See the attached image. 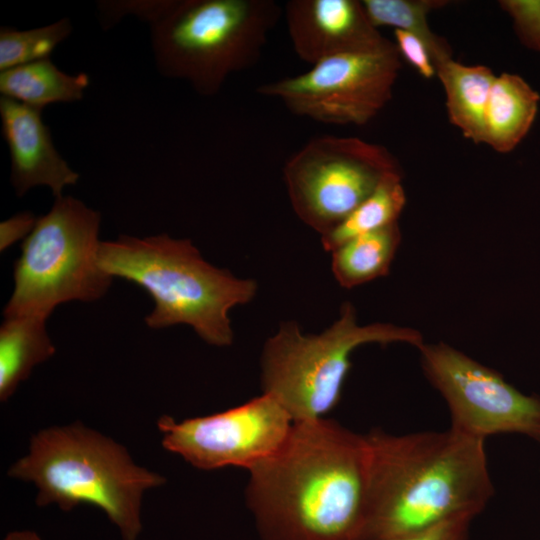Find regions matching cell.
<instances>
[{
    "label": "cell",
    "mask_w": 540,
    "mask_h": 540,
    "mask_svg": "<svg viewBox=\"0 0 540 540\" xmlns=\"http://www.w3.org/2000/svg\"><path fill=\"white\" fill-rule=\"evenodd\" d=\"M249 474L246 500L264 540H363L366 435L325 418L294 422L280 449Z\"/></svg>",
    "instance_id": "1"
},
{
    "label": "cell",
    "mask_w": 540,
    "mask_h": 540,
    "mask_svg": "<svg viewBox=\"0 0 540 540\" xmlns=\"http://www.w3.org/2000/svg\"><path fill=\"white\" fill-rule=\"evenodd\" d=\"M363 540H394L458 516L474 518L494 494L485 441L458 433L373 430Z\"/></svg>",
    "instance_id": "2"
},
{
    "label": "cell",
    "mask_w": 540,
    "mask_h": 540,
    "mask_svg": "<svg viewBox=\"0 0 540 540\" xmlns=\"http://www.w3.org/2000/svg\"><path fill=\"white\" fill-rule=\"evenodd\" d=\"M112 12L148 23L159 73L203 96L259 59L282 15L273 0L115 1Z\"/></svg>",
    "instance_id": "3"
},
{
    "label": "cell",
    "mask_w": 540,
    "mask_h": 540,
    "mask_svg": "<svg viewBox=\"0 0 540 540\" xmlns=\"http://www.w3.org/2000/svg\"><path fill=\"white\" fill-rule=\"evenodd\" d=\"M98 261L112 278L125 279L149 293L155 306L145 317L148 327L185 324L218 347L233 342L229 311L250 302L258 288L255 280L238 278L205 261L191 240L167 234L103 241Z\"/></svg>",
    "instance_id": "4"
},
{
    "label": "cell",
    "mask_w": 540,
    "mask_h": 540,
    "mask_svg": "<svg viewBox=\"0 0 540 540\" xmlns=\"http://www.w3.org/2000/svg\"><path fill=\"white\" fill-rule=\"evenodd\" d=\"M8 474L32 482L40 506L54 504L63 511L78 505L101 509L123 540H137L143 495L165 483L162 475L137 465L124 446L82 423L37 432L28 453Z\"/></svg>",
    "instance_id": "5"
},
{
    "label": "cell",
    "mask_w": 540,
    "mask_h": 540,
    "mask_svg": "<svg viewBox=\"0 0 540 540\" xmlns=\"http://www.w3.org/2000/svg\"><path fill=\"white\" fill-rule=\"evenodd\" d=\"M424 344L415 329L387 323L359 325L344 302L338 318L319 334H305L295 321L282 323L261 354L263 393L275 397L294 422L325 418L339 402L351 354L361 345Z\"/></svg>",
    "instance_id": "6"
},
{
    "label": "cell",
    "mask_w": 540,
    "mask_h": 540,
    "mask_svg": "<svg viewBox=\"0 0 540 540\" xmlns=\"http://www.w3.org/2000/svg\"><path fill=\"white\" fill-rule=\"evenodd\" d=\"M100 223V213L80 200L55 198L22 243L4 318L48 319L62 303L92 302L105 295L113 278L98 261Z\"/></svg>",
    "instance_id": "7"
},
{
    "label": "cell",
    "mask_w": 540,
    "mask_h": 540,
    "mask_svg": "<svg viewBox=\"0 0 540 540\" xmlns=\"http://www.w3.org/2000/svg\"><path fill=\"white\" fill-rule=\"evenodd\" d=\"M394 171H401L400 166L385 147L357 137L324 135L286 161L283 178L295 214L323 235Z\"/></svg>",
    "instance_id": "8"
},
{
    "label": "cell",
    "mask_w": 540,
    "mask_h": 540,
    "mask_svg": "<svg viewBox=\"0 0 540 540\" xmlns=\"http://www.w3.org/2000/svg\"><path fill=\"white\" fill-rule=\"evenodd\" d=\"M395 43L324 59L301 74L262 84L257 93L295 115L329 125L362 126L392 98L401 69Z\"/></svg>",
    "instance_id": "9"
},
{
    "label": "cell",
    "mask_w": 540,
    "mask_h": 540,
    "mask_svg": "<svg viewBox=\"0 0 540 540\" xmlns=\"http://www.w3.org/2000/svg\"><path fill=\"white\" fill-rule=\"evenodd\" d=\"M423 372L450 411V428L484 440L521 434L540 442V397L527 395L497 371L445 344L418 348Z\"/></svg>",
    "instance_id": "10"
},
{
    "label": "cell",
    "mask_w": 540,
    "mask_h": 540,
    "mask_svg": "<svg viewBox=\"0 0 540 540\" xmlns=\"http://www.w3.org/2000/svg\"><path fill=\"white\" fill-rule=\"evenodd\" d=\"M293 425L286 408L267 393L219 413L182 421L163 415L157 421L163 447L202 470H250L280 449Z\"/></svg>",
    "instance_id": "11"
},
{
    "label": "cell",
    "mask_w": 540,
    "mask_h": 540,
    "mask_svg": "<svg viewBox=\"0 0 540 540\" xmlns=\"http://www.w3.org/2000/svg\"><path fill=\"white\" fill-rule=\"evenodd\" d=\"M283 13L295 53L311 66L388 40L373 26L358 0H290Z\"/></svg>",
    "instance_id": "12"
},
{
    "label": "cell",
    "mask_w": 540,
    "mask_h": 540,
    "mask_svg": "<svg viewBox=\"0 0 540 540\" xmlns=\"http://www.w3.org/2000/svg\"><path fill=\"white\" fill-rule=\"evenodd\" d=\"M42 110L0 98L2 135L11 162L10 180L18 197L35 186H47L55 198L78 182L75 172L57 151Z\"/></svg>",
    "instance_id": "13"
},
{
    "label": "cell",
    "mask_w": 540,
    "mask_h": 540,
    "mask_svg": "<svg viewBox=\"0 0 540 540\" xmlns=\"http://www.w3.org/2000/svg\"><path fill=\"white\" fill-rule=\"evenodd\" d=\"M539 103V93L520 75H496L486 107L484 144L502 154L513 151L530 131Z\"/></svg>",
    "instance_id": "14"
},
{
    "label": "cell",
    "mask_w": 540,
    "mask_h": 540,
    "mask_svg": "<svg viewBox=\"0 0 540 540\" xmlns=\"http://www.w3.org/2000/svg\"><path fill=\"white\" fill-rule=\"evenodd\" d=\"M449 121L475 144L484 143L485 113L496 75L484 65H465L453 58L436 66Z\"/></svg>",
    "instance_id": "15"
},
{
    "label": "cell",
    "mask_w": 540,
    "mask_h": 540,
    "mask_svg": "<svg viewBox=\"0 0 540 540\" xmlns=\"http://www.w3.org/2000/svg\"><path fill=\"white\" fill-rule=\"evenodd\" d=\"M46 320L37 316L4 318L0 328V400L7 401L32 369L55 353Z\"/></svg>",
    "instance_id": "16"
},
{
    "label": "cell",
    "mask_w": 540,
    "mask_h": 540,
    "mask_svg": "<svg viewBox=\"0 0 540 540\" xmlns=\"http://www.w3.org/2000/svg\"><path fill=\"white\" fill-rule=\"evenodd\" d=\"M88 74H68L43 59L0 72V93L35 109L54 103L82 100L89 86Z\"/></svg>",
    "instance_id": "17"
},
{
    "label": "cell",
    "mask_w": 540,
    "mask_h": 540,
    "mask_svg": "<svg viewBox=\"0 0 540 540\" xmlns=\"http://www.w3.org/2000/svg\"><path fill=\"white\" fill-rule=\"evenodd\" d=\"M400 241L398 222L346 241L331 252L335 279L350 289L386 276Z\"/></svg>",
    "instance_id": "18"
},
{
    "label": "cell",
    "mask_w": 540,
    "mask_h": 540,
    "mask_svg": "<svg viewBox=\"0 0 540 540\" xmlns=\"http://www.w3.org/2000/svg\"><path fill=\"white\" fill-rule=\"evenodd\" d=\"M405 204L401 171L387 173L359 206L334 228L321 235L323 248L332 252L352 238L398 222Z\"/></svg>",
    "instance_id": "19"
},
{
    "label": "cell",
    "mask_w": 540,
    "mask_h": 540,
    "mask_svg": "<svg viewBox=\"0 0 540 540\" xmlns=\"http://www.w3.org/2000/svg\"><path fill=\"white\" fill-rule=\"evenodd\" d=\"M366 14L377 29L380 26L404 30L419 37L428 47L435 67L452 57L446 40L435 34L427 17L449 4L446 0H362Z\"/></svg>",
    "instance_id": "20"
},
{
    "label": "cell",
    "mask_w": 540,
    "mask_h": 540,
    "mask_svg": "<svg viewBox=\"0 0 540 540\" xmlns=\"http://www.w3.org/2000/svg\"><path fill=\"white\" fill-rule=\"evenodd\" d=\"M72 29L68 18L28 30L1 27L0 72L50 58L55 48L70 36Z\"/></svg>",
    "instance_id": "21"
},
{
    "label": "cell",
    "mask_w": 540,
    "mask_h": 540,
    "mask_svg": "<svg viewBox=\"0 0 540 540\" xmlns=\"http://www.w3.org/2000/svg\"><path fill=\"white\" fill-rule=\"evenodd\" d=\"M498 5L512 20L520 43L540 53V0H500Z\"/></svg>",
    "instance_id": "22"
},
{
    "label": "cell",
    "mask_w": 540,
    "mask_h": 540,
    "mask_svg": "<svg viewBox=\"0 0 540 540\" xmlns=\"http://www.w3.org/2000/svg\"><path fill=\"white\" fill-rule=\"evenodd\" d=\"M395 45L401 56L426 79L436 76V67L426 44L404 30H394Z\"/></svg>",
    "instance_id": "23"
},
{
    "label": "cell",
    "mask_w": 540,
    "mask_h": 540,
    "mask_svg": "<svg viewBox=\"0 0 540 540\" xmlns=\"http://www.w3.org/2000/svg\"><path fill=\"white\" fill-rule=\"evenodd\" d=\"M470 516H458L428 529L394 540H467L471 521Z\"/></svg>",
    "instance_id": "24"
},
{
    "label": "cell",
    "mask_w": 540,
    "mask_h": 540,
    "mask_svg": "<svg viewBox=\"0 0 540 540\" xmlns=\"http://www.w3.org/2000/svg\"><path fill=\"white\" fill-rule=\"evenodd\" d=\"M37 219L31 212H21L0 223V249H7L16 241L26 238L33 230Z\"/></svg>",
    "instance_id": "25"
},
{
    "label": "cell",
    "mask_w": 540,
    "mask_h": 540,
    "mask_svg": "<svg viewBox=\"0 0 540 540\" xmlns=\"http://www.w3.org/2000/svg\"><path fill=\"white\" fill-rule=\"evenodd\" d=\"M4 540H41V538L32 531H14L9 533Z\"/></svg>",
    "instance_id": "26"
},
{
    "label": "cell",
    "mask_w": 540,
    "mask_h": 540,
    "mask_svg": "<svg viewBox=\"0 0 540 540\" xmlns=\"http://www.w3.org/2000/svg\"><path fill=\"white\" fill-rule=\"evenodd\" d=\"M101 2H102V1H101ZM101 2H100V3H101ZM99 5H100V4H99ZM98 10H99V7H98ZM100 20H101V18H100ZM101 23H102V21H101ZM102 25H103V24H102ZM103 26H104V25H103ZM104 27H105V26H104ZM105 28H106V27H105ZM106 29H108V28H106Z\"/></svg>",
    "instance_id": "27"
}]
</instances>
